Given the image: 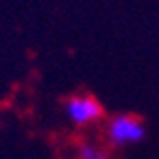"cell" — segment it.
<instances>
[{
	"label": "cell",
	"instance_id": "cell-3",
	"mask_svg": "<svg viewBox=\"0 0 159 159\" xmlns=\"http://www.w3.org/2000/svg\"><path fill=\"white\" fill-rule=\"evenodd\" d=\"M78 159H106V155L101 150H97L95 146H91V144H84L80 148Z\"/></svg>",
	"mask_w": 159,
	"mask_h": 159
},
{
	"label": "cell",
	"instance_id": "cell-1",
	"mask_svg": "<svg viewBox=\"0 0 159 159\" xmlns=\"http://www.w3.org/2000/svg\"><path fill=\"white\" fill-rule=\"evenodd\" d=\"M108 140L114 146H129V144H138L146 136L144 123L138 117L121 114L110 119L108 123Z\"/></svg>",
	"mask_w": 159,
	"mask_h": 159
},
{
	"label": "cell",
	"instance_id": "cell-2",
	"mask_svg": "<svg viewBox=\"0 0 159 159\" xmlns=\"http://www.w3.org/2000/svg\"><path fill=\"white\" fill-rule=\"evenodd\" d=\"M65 112L70 121L80 127L91 125L102 117V106L98 104V101H95L93 97H87V95H78V97L68 98Z\"/></svg>",
	"mask_w": 159,
	"mask_h": 159
}]
</instances>
